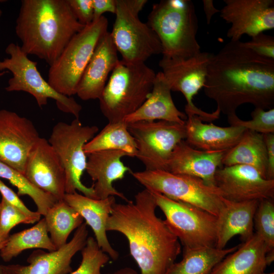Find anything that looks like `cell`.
Listing matches in <instances>:
<instances>
[{
	"instance_id": "cell-1",
	"label": "cell",
	"mask_w": 274,
	"mask_h": 274,
	"mask_svg": "<svg viewBox=\"0 0 274 274\" xmlns=\"http://www.w3.org/2000/svg\"><path fill=\"white\" fill-rule=\"evenodd\" d=\"M203 87L206 96L227 115L245 104L273 108L274 59L257 54L240 41H230L212 54Z\"/></svg>"
},
{
	"instance_id": "cell-2",
	"label": "cell",
	"mask_w": 274,
	"mask_h": 274,
	"mask_svg": "<svg viewBox=\"0 0 274 274\" xmlns=\"http://www.w3.org/2000/svg\"><path fill=\"white\" fill-rule=\"evenodd\" d=\"M134 198L125 204L115 203L107 231L125 236L141 274H165L181 252L179 241L156 216V200L149 190L145 188Z\"/></svg>"
},
{
	"instance_id": "cell-3",
	"label": "cell",
	"mask_w": 274,
	"mask_h": 274,
	"mask_svg": "<svg viewBox=\"0 0 274 274\" xmlns=\"http://www.w3.org/2000/svg\"><path fill=\"white\" fill-rule=\"evenodd\" d=\"M84 27L67 0H23L15 32L25 54L35 55L50 66Z\"/></svg>"
},
{
	"instance_id": "cell-4",
	"label": "cell",
	"mask_w": 274,
	"mask_h": 274,
	"mask_svg": "<svg viewBox=\"0 0 274 274\" xmlns=\"http://www.w3.org/2000/svg\"><path fill=\"white\" fill-rule=\"evenodd\" d=\"M147 23L160 42L163 57L187 58L201 52L196 38L197 17L191 1H161L153 6Z\"/></svg>"
},
{
	"instance_id": "cell-5",
	"label": "cell",
	"mask_w": 274,
	"mask_h": 274,
	"mask_svg": "<svg viewBox=\"0 0 274 274\" xmlns=\"http://www.w3.org/2000/svg\"><path fill=\"white\" fill-rule=\"evenodd\" d=\"M156 74L145 63L120 60L98 98L109 122L123 121L142 105L151 93Z\"/></svg>"
},
{
	"instance_id": "cell-6",
	"label": "cell",
	"mask_w": 274,
	"mask_h": 274,
	"mask_svg": "<svg viewBox=\"0 0 274 274\" xmlns=\"http://www.w3.org/2000/svg\"><path fill=\"white\" fill-rule=\"evenodd\" d=\"M146 0H116V18L110 32L113 43L127 63H145L153 55L162 54L160 42L152 28L139 14Z\"/></svg>"
},
{
	"instance_id": "cell-7",
	"label": "cell",
	"mask_w": 274,
	"mask_h": 274,
	"mask_svg": "<svg viewBox=\"0 0 274 274\" xmlns=\"http://www.w3.org/2000/svg\"><path fill=\"white\" fill-rule=\"evenodd\" d=\"M108 24L103 15L85 26L50 66L48 82L57 92L68 97L76 94L81 76L98 42L108 31Z\"/></svg>"
},
{
	"instance_id": "cell-8",
	"label": "cell",
	"mask_w": 274,
	"mask_h": 274,
	"mask_svg": "<svg viewBox=\"0 0 274 274\" xmlns=\"http://www.w3.org/2000/svg\"><path fill=\"white\" fill-rule=\"evenodd\" d=\"M98 131L97 126L84 125L79 118L70 123L58 122L53 127L48 141L64 168L65 193L78 190L87 197L96 199L93 187L84 185L81 177L87 159L84 147Z\"/></svg>"
},
{
	"instance_id": "cell-9",
	"label": "cell",
	"mask_w": 274,
	"mask_h": 274,
	"mask_svg": "<svg viewBox=\"0 0 274 274\" xmlns=\"http://www.w3.org/2000/svg\"><path fill=\"white\" fill-rule=\"evenodd\" d=\"M130 173L146 189L196 207L216 217L223 205L224 197L219 190L198 178L164 170Z\"/></svg>"
},
{
	"instance_id": "cell-10",
	"label": "cell",
	"mask_w": 274,
	"mask_h": 274,
	"mask_svg": "<svg viewBox=\"0 0 274 274\" xmlns=\"http://www.w3.org/2000/svg\"><path fill=\"white\" fill-rule=\"evenodd\" d=\"M9 57L0 61V72L7 70L13 75L5 89L8 92L24 91L32 95L41 108L51 98L55 100L61 111L79 118L82 106L72 97L61 94L54 90L42 76L37 62L30 60L20 46L10 43L5 49Z\"/></svg>"
},
{
	"instance_id": "cell-11",
	"label": "cell",
	"mask_w": 274,
	"mask_h": 274,
	"mask_svg": "<svg viewBox=\"0 0 274 274\" xmlns=\"http://www.w3.org/2000/svg\"><path fill=\"white\" fill-rule=\"evenodd\" d=\"M150 191L164 214L165 223L184 249L215 247L216 216L196 207Z\"/></svg>"
},
{
	"instance_id": "cell-12",
	"label": "cell",
	"mask_w": 274,
	"mask_h": 274,
	"mask_svg": "<svg viewBox=\"0 0 274 274\" xmlns=\"http://www.w3.org/2000/svg\"><path fill=\"white\" fill-rule=\"evenodd\" d=\"M212 53L200 52L187 58L162 57L159 62L161 71L171 91L180 92L185 97V114L197 116L203 121L211 122L219 118L217 109L212 113L202 111L193 102V97L204 87Z\"/></svg>"
},
{
	"instance_id": "cell-13",
	"label": "cell",
	"mask_w": 274,
	"mask_h": 274,
	"mask_svg": "<svg viewBox=\"0 0 274 274\" xmlns=\"http://www.w3.org/2000/svg\"><path fill=\"white\" fill-rule=\"evenodd\" d=\"M185 124L161 120L127 124L136 144L135 157L143 163L145 170H166L173 151L185 139Z\"/></svg>"
},
{
	"instance_id": "cell-14",
	"label": "cell",
	"mask_w": 274,
	"mask_h": 274,
	"mask_svg": "<svg viewBox=\"0 0 274 274\" xmlns=\"http://www.w3.org/2000/svg\"><path fill=\"white\" fill-rule=\"evenodd\" d=\"M220 17L230 24L226 36L239 41L246 35L253 37L274 28L273 0H224Z\"/></svg>"
},
{
	"instance_id": "cell-15",
	"label": "cell",
	"mask_w": 274,
	"mask_h": 274,
	"mask_svg": "<svg viewBox=\"0 0 274 274\" xmlns=\"http://www.w3.org/2000/svg\"><path fill=\"white\" fill-rule=\"evenodd\" d=\"M40 138L29 119L0 110V161L24 174L28 155Z\"/></svg>"
},
{
	"instance_id": "cell-16",
	"label": "cell",
	"mask_w": 274,
	"mask_h": 274,
	"mask_svg": "<svg viewBox=\"0 0 274 274\" xmlns=\"http://www.w3.org/2000/svg\"><path fill=\"white\" fill-rule=\"evenodd\" d=\"M215 185L221 195L241 202L273 199L274 180L264 178L254 167L246 165L220 167L215 175Z\"/></svg>"
},
{
	"instance_id": "cell-17",
	"label": "cell",
	"mask_w": 274,
	"mask_h": 274,
	"mask_svg": "<svg viewBox=\"0 0 274 274\" xmlns=\"http://www.w3.org/2000/svg\"><path fill=\"white\" fill-rule=\"evenodd\" d=\"M24 175L38 189L62 200L65 194L64 168L48 140L40 137L30 151Z\"/></svg>"
},
{
	"instance_id": "cell-18",
	"label": "cell",
	"mask_w": 274,
	"mask_h": 274,
	"mask_svg": "<svg viewBox=\"0 0 274 274\" xmlns=\"http://www.w3.org/2000/svg\"><path fill=\"white\" fill-rule=\"evenodd\" d=\"M88 231L86 223L78 228L71 240L59 249L45 252L35 250L27 259V265H1L4 274H70L73 257L85 246Z\"/></svg>"
},
{
	"instance_id": "cell-19",
	"label": "cell",
	"mask_w": 274,
	"mask_h": 274,
	"mask_svg": "<svg viewBox=\"0 0 274 274\" xmlns=\"http://www.w3.org/2000/svg\"><path fill=\"white\" fill-rule=\"evenodd\" d=\"M120 59L108 31L100 39L78 84L76 93L83 100L99 98L109 75Z\"/></svg>"
},
{
	"instance_id": "cell-20",
	"label": "cell",
	"mask_w": 274,
	"mask_h": 274,
	"mask_svg": "<svg viewBox=\"0 0 274 274\" xmlns=\"http://www.w3.org/2000/svg\"><path fill=\"white\" fill-rule=\"evenodd\" d=\"M225 151L199 150L183 140L173 151L167 163L166 171L197 177L208 185L215 186V173L221 167Z\"/></svg>"
},
{
	"instance_id": "cell-21",
	"label": "cell",
	"mask_w": 274,
	"mask_h": 274,
	"mask_svg": "<svg viewBox=\"0 0 274 274\" xmlns=\"http://www.w3.org/2000/svg\"><path fill=\"white\" fill-rule=\"evenodd\" d=\"M86 170L93 181L96 199H103L111 196H117L127 202L129 200L113 186L114 182L124 178L129 167L125 166L121 158L127 156L121 151L109 150L92 153L87 155Z\"/></svg>"
},
{
	"instance_id": "cell-22",
	"label": "cell",
	"mask_w": 274,
	"mask_h": 274,
	"mask_svg": "<svg viewBox=\"0 0 274 274\" xmlns=\"http://www.w3.org/2000/svg\"><path fill=\"white\" fill-rule=\"evenodd\" d=\"M259 201L236 202L224 198L223 205L216 217V248H225L236 235H240L244 242L253 236L254 217Z\"/></svg>"
},
{
	"instance_id": "cell-23",
	"label": "cell",
	"mask_w": 274,
	"mask_h": 274,
	"mask_svg": "<svg viewBox=\"0 0 274 274\" xmlns=\"http://www.w3.org/2000/svg\"><path fill=\"white\" fill-rule=\"evenodd\" d=\"M63 199L75 209L92 229L98 247L112 259L119 257L118 252L111 245L107 236L106 224L116 203L114 196L94 199L77 192L65 193Z\"/></svg>"
},
{
	"instance_id": "cell-24",
	"label": "cell",
	"mask_w": 274,
	"mask_h": 274,
	"mask_svg": "<svg viewBox=\"0 0 274 274\" xmlns=\"http://www.w3.org/2000/svg\"><path fill=\"white\" fill-rule=\"evenodd\" d=\"M171 91L162 73L158 72L156 74L152 90L147 99L123 121L126 124L161 120L184 124L187 116L176 107Z\"/></svg>"
},
{
	"instance_id": "cell-25",
	"label": "cell",
	"mask_w": 274,
	"mask_h": 274,
	"mask_svg": "<svg viewBox=\"0 0 274 274\" xmlns=\"http://www.w3.org/2000/svg\"><path fill=\"white\" fill-rule=\"evenodd\" d=\"M198 116L187 117L185 140L191 147L203 151H226L235 145L247 130L242 127H221L204 123Z\"/></svg>"
},
{
	"instance_id": "cell-26",
	"label": "cell",
	"mask_w": 274,
	"mask_h": 274,
	"mask_svg": "<svg viewBox=\"0 0 274 274\" xmlns=\"http://www.w3.org/2000/svg\"><path fill=\"white\" fill-rule=\"evenodd\" d=\"M266 247L256 233L229 254L213 269L211 274H262L267 265Z\"/></svg>"
},
{
	"instance_id": "cell-27",
	"label": "cell",
	"mask_w": 274,
	"mask_h": 274,
	"mask_svg": "<svg viewBox=\"0 0 274 274\" xmlns=\"http://www.w3.org/2000/svg\"><path fill=\"white\" fill-rule=\"evenodd\" d=\"M222 165H249L266 179L267 154L263 134L246 130L238 142L225 152Z\"/></svg>"
},
{
	"instance_id": "cell-28",
	"label": "cell",
	"mask_w": 274,
	"mask_h": 274,
	"mask_svg": "<svg viewBox=\"0 0 274 274\" xmlns=\"http://www.w3.org/2000/svg\"><path fill=\"white\" fill-rule=\"evenodd\" d=\"M238 247L223 249L215 247L184 249L182 260L174 263L165 274H211L214 267Z\"/></svg>"
},
{
	"instance_id": "cell-29",
	"label": "cell",
	"mask_w": 274,
	"mask_h": 274,
	"mask_svg": "<svg viewBox=\"0 0 274 274\" xmlns=\"http://www.w3.org/2000/svg\"><path fill=\"white\" fill-rule=\"evenodd\" d=\"M84 150L87 155L102 151H121L131 157H135L137 152L134 140L124 121L109 122L85 145Z\"/></svg>"
},
{
	"instance_id": "cell-30",
	"label": "cell",
	"mask_w": 274,
	"mask_h": 274,
	"mask_svg": "<svg viewBox=\"0 0 274 274\" xmlns=\"http://www.w3.org/2000/svg\"><path fill=\"white\" fill-rule=\"evenodd\" d=\"M36 248L48 251L56 250L49 235L44 218L33 226L10 235L0 250V256L5 262H9L24 250Z\"/></svg>"
},
{
	"instance_id": "cell-31",
	"label": "cell",
	"mask_w": 274,
	"mask_h": 274,
	"mask_svg": "<svg viewBox=\"0 0 274 274\" xmlns=\"http://www.w3.org/2000/svg\"><path fill=\"white\" fill-rule=\"evenodd\" d=\"M50 237L56 249L67 243L70 233L83 222L82 216L63 199L57 201L44 216Z\"/></svg>"
},
{
	"instance_id": "cell-32",
	"label": "cell",
	"mask_w": 274,
	"mask_h": 274,
	"mask_svg": "<svg viewBox=\"0 0 274 274\" xmlns=\"http://www.w3.org/2000/svg\"><path fill=\"white\" fill-rule=\"evenodd\" d=\"M0 178L5 179L18 190V196L28 195L35 203L37 212L45 216L57 200L51 195L35 187L24 175L0 161Z\"/></svg>"
},
{
	"instance_id": "cell-33",
	"label": "cell",
	"mask_w": 274,
	"mask_h": 274,
	"mask_svg": "<svg viewBox=\"0 0 274 274\" xmlns=\"http://www.w3.org/2000/svg\"><path fill=\"white\" fill-rule=\"evenodd\" d=\"M256 233L264 242L267 253H274L273 199L259 200L254 217Z\"/></svg>"
},
{
	"instance_id": "cell-34",
	"label": "cell",
	"mask_w": 274,
	"mask_h": 274,
	"mask_svg": "<svg viewBox=\"0 0 274 274\" xmlns=\"http://www.w3.org/2000/svg\"><path fill=\"white\" fill-rule=\"evenodd\" d=\"M252 119L243 120L235 113L227 116L230 126L242 127L262 134L274 133V109L265 110L255 108L251 113Z\"/></svg>"
},
{
	"instance_id": "cell-35",
	"label": "cell",
	"mask_w": 274,
	"mask_h": 274,
	"mask_svg": "<svg viewBox=\"0 0 274 274\" xmlns=\"http://www.w3.org/2000/svg\"><path fill=\"white\" fill-rule=\"evenodd\" d=\"M81 251V263L70 274H102L101 269L109 261V256L98 247L95 239L92 236L88 237Z\"/></svg>"
},
{
	"instance_id": "cell-36",
	"label": "cell",
	"mask_w": 274,
	"mask_h": 274,
	"mask_svg": "<svg viewBox=\"0 0 274 274\" xmlns=\"http://www.w3.org/2000/svg\"><path fill=\"white\" fill-rule=\"evenodd\" d=\"M0 210V242H6L11 229L19 224H32L38 222L29 217L2 197Z\"/></svg>"
},
{
	"instance_id": "cell-37",
	"label": "cell",
	"mask_w": 274,
	"mask_h": 274,
	"mask_svg": "<svg viewBox=\"0 0 274 274\" xmlns=\"http://www.w3.org/2000/svg\"><path fill=\"white\" fill-rule=\"evenodd\" d=\"M246 48L257 54L267 58L274 59V38L263 32L252 37L247 42H242Z\"/></svg>"
},
{
	"instance_id": "cell-38",
	"label": "cell",
	"mask_w": 274,
	"mask_h": 274,
	"mask_svg": "<svg viewBox=\"0 0 274 274\" xmlns=\"http://www.w3.org/2000/svg\"><path fill=\"white\" fill-rule=\"evenodd\" d=\"M78 21L86 26L93 21L92 0H67Z\"/></svg>"
},
{
	"instance_id": "cell-39",
	"label": "cell",
	"mask_w": 274,
	"mask_h": 274,
	"mask_svg": "<svg viewBox=\"0 0 274 274\" xmlns=\"http://www.w3.org/2000/svg\"><path fill=\"white\" fill-rule=\"evenodd\" d=\"M0 193L3 198L10 204L21 211L26 216L36 219L38 221L40 220L41 215L37 211L33 212L30 210L20 199L18 194L8 187L1 179Z\"/></svg>"
},
{
	"instance_id": "cell-40",
	"label": "cell",
	"mask_w": 274,
	"mask_h": 274,
	"mask_svg": "<svg viewBox=\"0 0 274 274\" xmlns=\"http://www.w3.org/2000/svg\"><path fill=\"white\" fill-rule=\"evenodd\" d=\"M267 154L266 179L274 180V133L263 134Z\"/></svg>"
},
{
	"instance_id": "cell-41",
	"label": "cell",
	"mask_w": 274,
	"mask_h": 274,
	"mask_svg": "<svg viewBox=\"0 0 274 274\" xmlns=\"http://www.w3.org/2000/svg\"><path fill=\"white\" fill-rule=\"evenodd\" d=\"M93 21L98 19L106 12L115 14L116 0H92Z\"/></svg>"
},
{
	"instance_id": "cell-42",
	"label": "cell",
	"mask_w": 274,
	"mask_h": 274,
	"mask_svg": "<svg viewBox=\"0 0 274 274\" xmlns=\"http://www.w3.org/2000/svg\"><path fill=\"white\" fill-rule=\"evenodd\" d=\"M203 8L205 13L207 23L209 24L213 16L220 10L215 8L212 0H203Z\"/></svg>"
},
{
	"instance_id": "cell-43",
	"label": "cell",
	"mask_w": 274,
	"mask_h": 274,
	"mask_svg": "<svg viewBox=\"0 0 274 274\" xmlns=\"http://www.w3.org/2000/svg\"><path fill=\"white\" fill-rule=\"evenodd\" d=\"M106 274H138L136 271L130 267H124L121 268L114 272Z\"/></svg>"
},
{
	"instance_id": "cell-44",
	"label": "cell",
	"mask_w": 274,
	"mask_h": 274,
	"mask_svg": "<svg viewBox=\"0 0 274 274\" xmlns=\"http://www.w3.org/2000/svg\"><path fill=\"white\" fill-rule=\"evenodd\" d=\"M7 242V241L6 242H0V250L4 247ZM0 274H4L1 265H0Z\"/></svg>"
},
{
	"instance_id": "cell-45",
	"label": "cell",
	"mask_w": 274,
	"mask_h": 274,
	"mask_svg": "<svg viewBox=\"0 0 274 274\" xmlns=\"http://www.w3.org/2000/svg\"><path fill=\"white\" fill-rule=\"evenodd\" d=\"M7 72V71H3L0 72V77L4 75Z\"/></svg>"
},
{
	"instance_id": "cell-46",
	"label": "cell",
	"mask_w": 274,
	"mask_h": 274,
	"mask_svg": "<svg viewBox=\"0 0 274 274\" xmlns=\"http://www.w3.org/2000/svg\"><path fill=\"white\" fill-rule=\"evenodd\" d=\"M262 274H274V272H270V273H265V272H264V273H262Z\"/></svg>"
},
{
	"instance_id": "cell-47",
	"label": "cell",
	"mask_w": 274,
	"mask_h": 274,
	"mask_svg": "<svg viewBox=\"0 0 274 274\" xmlns=\"http://www.w3.org/2000/svg\"><path fill=\"white\" fill-rule=\"evenodd\" d=\"M0 2H2V1H0ZM2 14V10L0 9V17L1 16Z\"/></svg>"
},
{
	"instance_id": "cell-48",
	"label": "cell",
	"mask_w": 274,
	"mask_h": 274,
	"mask_svg": "<svg viewBox=\"0 0 274 274\" xmlns=\"http://www.w3.org/2000/svg\"><path fill=\"white\" fill-rule=\"evenodd\" d=\"M1 201H0V210H1Z\"/></svg>"
}]
</instances>
